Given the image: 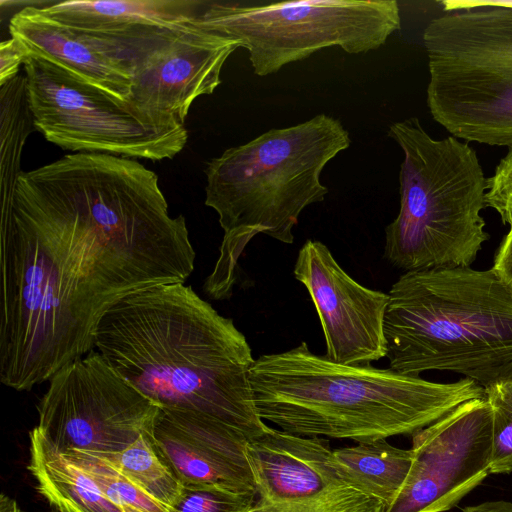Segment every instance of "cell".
I'll return each instance as SVG.
<instances>
[{"mask_svg":"<svg viewBox=\"0 0 512 512\" xmlns=\"http://www.w3.org/2000/svg\"><path fill=\"white\" fill-rule=\"evenodd\" d=\"M196 253L157 174L77 152L22 172L0 214V381L29 391L94 349L126 297L185 283Z\"/></svg>","mask_w":512,"mask_h":512,"instance_id":"6da1fadb","label":"cell"},{"mask_svg":"<svg viewBox=\"0 0 512 512\" xmlns=\"http://www.w3.org/2000/svg\"><path fill=\"white\" fill-rule=\"evenodd\" d=\"M94 349L160 408L212 417L247 439L269 428L256 412L246 337L185 283L120 301L100 321Z\"/></svg>","mask_w":512,"mask_h":512,"instance_id":"7a4b0ae2","label":"cell"},{"mask_svg":"<svg viewBox=\"0 0 512 512\" xmlns=\"http://www.w3.org/2000/svg\"><path fill=\"white\" fill-rule=\"evenodd\" d=\"M250 384L263 421L300 436L357 443L413 434L485 396L469 378L438 383L390 368L335 363L306 342L255 359Z\"/></svg>","mask_w":512,"mask_h":512,"instance_id":"3957f363","label":"cell"},{"mask_svg":"<svg viewBox=\"0 0 512 512\" xmlns=\"http://www.w3.org/2000/svg\"><path fill=\"white\" fill-rule=\"evenodd\" d=\"M350 143L340 121L319 114L271 129L207 163L205 205L217 212L224 231L219 258L204 284L210 297H231L239 258L257 234L293 243L301 212L328 193L320 181L324 167Z\"/></svg>","mask_w":512,"mask_h":512,"instance_id":"277c9868","label":"cell"},{"mask_svg":"<svg viewBox=\"0 0 512 512\" xmlns=\"http://www.w3.org/2000/svg\"><path fill=\"white\" fill-rule=\"evenodd\" d=\"M388 295L390 369L450 371L483 388L512 380V289L493 268L405 272Z\"/></svg>","mask_w":512,"mask_h":512,"instance_id":"5b68a950","label":"cell"},{"mask_svg":"<svg viewBox=\"0 0 512 512\" xmlns=\"http://www.w3.org/2000/svg\"><path fill=\"white\" fill-rule=\"evenodd\" d=\"M388 136L400 146V210L385 229V258L405 272L470 267L489 239L481 210L487 178L476 151L437 140L411 117Z\"/></svg>","mask_w":512,"mask_h":512,"instance_id":"8992f818","label":"cell"},{"mask_svg":"<svg viewBox=\"0 0 512 512\" xmlns=\"http://www.w3.org/2000/svg\"><path fill=\"white\" fill-rule=\"evenodd\" d=\"M423 43L433 119L458 139L512 147V6L448 12Z\"/></svg>","mask_w":512,"mask_h":512,"instance_id":"52a82bcc","label":"cell"},{"mask_svg":"<svg viewBox=\"0 0 512 512\" xmlns=\"http://www.w3.org/2000/svg\"><path fill=\"white\" fill-rule=\"evenodd\" d=\"M232 38L249 53L254 73L266 76L316 51L338 46L349 54L382 46L400 29L395 0H304L263 5L205 2L195 20Z\"/></svg>","mask_w":512,"mask_h":512,"instance_id":"ba28073f","label":"cell"},{"mask_svg":"<svg viewBox=\"0 0 512 512\" xmlns=\"http://www.w3.org/2000/svg\"><path fill=\"white\" fill-rule=\"evenodd\" d=\"M24 70L35 128L62 149L160 161L187 143L176 118L110 94L51 61L31 56Z\"/></svg>","mask_w":512,"mask_h":512,"instance_id":"9c48e42d","label":"cell"},{"mask_svg":"<svg viewBox=\"0 0 512 512\" xmlns=\"http://www.w3.org/2000/svg\"><path fill=\"white\" fill-rule=\"evenodd\" d=\"M37 410L36 427L62 453H110L151 433L160 407L93 349L48 380Z\"/></svg>","mask_w":512,"mask_h":512,"instance_id":"30bf717a","label":"cell"},{"mask_svg":"<svg viewBox=\"0 0 512 512\" xmlns=\"http://www.w3.org/2000/svg\"><path fill=\"white\" fill-rule=\"evenodd\" d=\"M492 411L486 397L467 400L412 434V465L385 512H445L489 474Z\"/></svg>","mask_w":512,"mask_h":512,"instance_id":"8fae6325","label":"cell"},{"mask_svg":"<svg viewBox=\"0 0 512 512\" xmlns=\"http://www.w3.org/2000/svg\"><path fill=\"white\" fill-rule=\"evenodd\" d=\"M314 303L335 363L369 364L386 357L384 317L388 293L364 287L336 262L325 244L307 240L293 270Z\"/></svg>","mask_w":512,"mask_h":512,"instance_id":"7c38bea8","label":"cell"},{"mask_svg":"<svg viewBox=\"0 0 512 512\" xmlns=\"http://www.w3.org/2000/svg\"><path fill=\"white\" fill-rule=\"evenodd\" d=\"M237 48L232 38L202 29L194 21L131 64L128 99L184 124L194 100L219 86L224 63Z\"/></svg>","mask_w":512,"mask_h":512,"instance_id":"4fadbf2b","label":"cell"},{"mask_svg":"<svg viewBox=\"0 0 512 512\" xmlns=\"http://www.w3.org/2000/svg\"><path fill=\"white\" fill-rule=\"evenodd\" d=\"M155 446L183 486L214 485L255 492L246 457L247 437L212 417L160 408Z\"/></svg>","mask_w":512,"mask_h":512,"instance_id":"5bb4252c","label":"cell"},{"mask_svg":"<svg viewBox=\"0 0 512 512\" xmlns=\"http://www.w3.org/2000/svg\"><path fill=\"white\" fill-rule=\"evenodd\" d=\"M204 5L193 0H71L42 9L80 33L114 46L130 68L194 22Z\"/></svg>","mask_w":512,"mask_h":512,"instance_id":"9a60e30c","label":"cell"},{"mask_svg":"<svg viewBox=\"0 0 512 512\" xmlns=\"http://www.w3.org/2000/svg\"><path fill=\"white\" fill-rule=\"evenodd\" d=\"M246 457L262 502H299L347 484L328 441L320 437L269 427L248 439Z\"/></svg>","mask_w":512,"mask_h":512,"instance_id":"2e32d148","label":"cell"},{"mask_svg":"<svg viewBox=\"0 0 512 512\" xmlns=\"http://www.w3.org/2000/svg\"><path fill=\"white\" fill-rule=\"evenodd\" d=\"M9 31L31 56L51 61L110 94L130 97L131 71L118 50L53 19L42 7L26 6L16 12Z\"/></svg>","mask_w":512,"mask_h":512,"instance_id":"e0dca14e","label":"cell"},{"mask_svg":"<svg viewBox=\"0 0 512 512\" xmlns=\"http://www.w3.org/2000/svg\"><path fill=\"white\" fill-rule=\"evenodd\" d=\"M28 470L37 491L58 512H123L98 485L35 427Z\"/></svg>","mask_w":512,"mask_h":512,"instance_id":"ac0fdd59","label":"cell"},{"mask_svg":"<svg viewBox=\"0 0 512 512\" xmlns=\"http://www.w3.org/2000/svg\"><path fill=\"white\" fill-rule=\"evenodd\" d=\"M337 466L347 484L392 504L409 474L412 450L389 444L386 439L359 442L333 450Z\"/></svg>","mask_w":512,"mask_h":512,"instance_id":"d6986e66","label":"cell"},{"mask_svg":"<svg viewBox=\"0 0 512 512\" xmlns=\"http://www.w3.org/2000/svg\"><path fill=\"white\" fill-rule=\"evenodd\" d=\"M0 136H1V212L12 203L18 179L22 151L28 136L36 130L30 108L27 79L17 75L0 86Z\"/></svg>","mask_w":512,"mask_h":512,"instance_id":"ffe728a7","label":"cell"},{"mask_svg":"<svg viewBox=\"0 0 512 512\" xmlns=\"http://www.w3.org/2000/svg\"><path fill=\"white\" fill-rule=\"evenodd\" d=\"M91 453L107 461L168 509L182 493L183 485L160 456L152 432L141 435L122 451Z\"/></svg>","mask_w":512,"mask_h":512,"instance_id":"44dd1931","label":"cell"},{"mask_svg":"<svg viewBox=\"0 0 512 512\" xmlns=\"http://www.w3.org/2000/svg\"><path fill=\"white\" fill-rule=\"evenodd\" d=\"M63 454L80 467L123 512H169L165 505L99 456L76 449Z\"/></svg>","mask_w":512,"mask_h":512,"instance_id":"7402d4cb","label":"cell"},{"mask_svg":"<svg viewBox=\"0 0 512 512\" xmlns=\"http://www.w3.org/2000/svg\"><path fill=\"white\" fill-rule=\"evenodd\" d=\"M379 499L351 485L329 489L313 498L290 503H266L257 500L248 512H385Z\"/></svg>","mask_w":512,"mask_h":512,"instance_id":"603a6c76","label":"cell"},{"mask_svg":"<svg viewBox=\"0 0 512 512\" xmlns=\"http://www.w3.org/2000/svg\"><path fill=\"white\" fill-rule=\"evenodd\" d=\"M492 411V458L490 474L512 472V380L484 388Z\"/></svg>","mask_w":512,"mask_h":512,"instance_id":"cb8c5ba5","label":"cell"},{"mask_svg":"<svg viewBox=\"0 0 512 512\" xmlns=\"http://www.w3.org/2000/svg\"><path fill=\"white\" fill-rule=\"evenodd\" d=\"M257 493L214 485L183 486L178 501L169 512H248Z\"/></svg>","mask_w":512,"mask_h":512,"instance_id":"d4e9b609","label":"cell"},{"mask_svg":"<svg viewBox=\"0 0 512 512\" xmlns=\"http://www.w3.org/2000/svg\"><path fill=\"white\" fill-rule=\"evenodd\" d=\"M485 206L499 214L502 223L512 226V147L500 160L494 174L487 178Z\"/></svg>","mask_w":512,"mask_h":512,"instance_id":"484cf974","label":"cell"},{"mask_svg":"<svg viewBox=\"0 0 512 512\" xmlns=\"http://www.w3.org/2000/svg\"><path fill=\"white\" fill-rule=\"evenodd\" d=\"M31 57V52L19 39L11 37L0 44V86L18 75L19 67Z\"/></svg>","mask_w":512,"mask_h":512,"instance_id":"4316f807","label":"cell"},{"mask_svg":"<svg viewBox=\"0 0 512 512\" xmlns=\"http://www.w3.org/2000/svg\"><path fill=\"white\" fill-rule=\"evenodd\" d=\"M492 268L512 289V226L497 250Z\"/></svg>","mask_w":512,"mask_h":512,"instance_id":"83f0119b","label":"cell"},{"mask_svg":"<svg viewBox=\"0 0 512 512\" xmlns=\"http://www.w3.org/2000/svg\"><path fill=\"white\" fill-rule=\"evenodd\" d=\"M461 512H512V502L488 501L464 508Z\"/></svg>","mask_w":512,"mask_h":512,"instance_id":"f1b7e54d","label":"cell"},{"mask_svg":"<svg viewBox=\"0 0 512 512\" xmlns=\"http://www.w3.org/2000/svg\"><path fill=\"white\" fill-rule=\"evenodd\" d=\"M0 512H23L17 502L7 496L6 494L2 493L0 495Z\"/></svg>","mask_w":512,"mask_h":512,"instance_id":"f546056e","label":"cell"}]
</instances>
